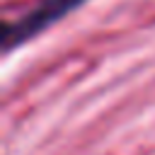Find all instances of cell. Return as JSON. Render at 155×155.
<instances>
[{
    "mask_svg": "<svg viewBox=\"0 0 155 155\" xmlns=\"http://www.w3.org/2000/svg\"><path fill=\"white\" fill-rule=\"evenodd\" d=\"M82 2L85 0H41L36 7H31L17 22H5L2 24V48L12 51L15 46L29 41L31 36L41 34L53 22L63 19L68 12L78 10Z\"/></svg>",
    "mask_w": 155,
    "mask_h": 155,
    "instance_id": "6da1fadb",
    "label": "cell"
}]
</instances>
